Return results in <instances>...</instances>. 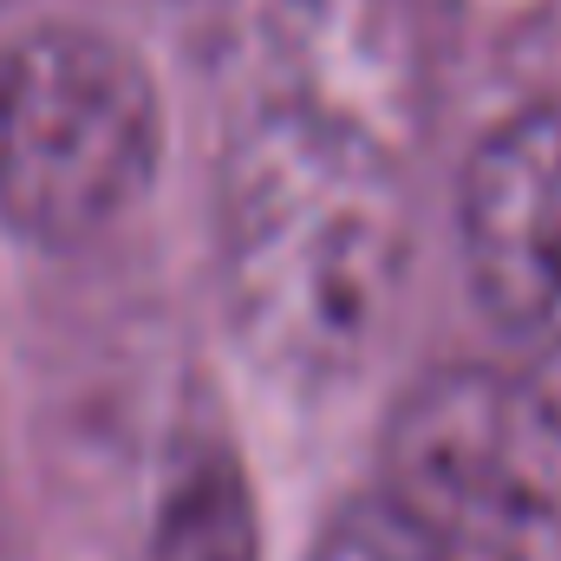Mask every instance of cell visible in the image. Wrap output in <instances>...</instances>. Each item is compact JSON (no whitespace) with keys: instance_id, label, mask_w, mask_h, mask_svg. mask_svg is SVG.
<instances>
[{"instance_id":"6","label":"cell","mask_w":561,"mask_h":561,"mask_svg":"<svg viewBox=\"0 0 561 561\" xmlns=\"http://www.w3.org/2000/svg\"><path fill=\"white\" fill-rule=\"evenodd\" d=\"M307 561H457L437 536H424L419 523L379 490V496H353L313 542Z\"/></svg>"},{"instance_id":"1","label":"cell","mask_w":561,"mask_h":561,"mask_svg":"<svg viewBox=\"0 0 561 561\" xmlns=\"http://www.w3.org/2000/svg\"><path fill=\"white\" fill-rule=\"evenodd\" d=\"M216 262L229 327L268 379H353L386 340L412 268L399 170L320 105L255 112L222 157Z\"/></svg>"},{"instance_id":"4","label":"cell","mask_w":561,"mask_h":561,"mask_svg":"<svg viewBox=\"0 0 561 561\" xmlns=\"http://www.w3.org/2000/svg\"><path fill=\"white\" fill-rule=\"evenodd\" d=\"M457 229L496 366L561 431V105H529L470 150Z\"/></svg>"},{"instance_id":"2","label":"cell","mask_w":561,"mask_h":561,"mask_svg":"<svg viewBox=\"0 0 561 561\" xmlns=\"http://www.w3.org/2000/svg\"><path fill=\"white\" fill-rule=\"evenodd\" d=\"M163 157V105L131 46L99 26H33L0 46V222L39 249L105 236Z\"/></svg>"},{"instance_id":"3","label":"cell","mask_w":561,"mask_h":561,"mask_svg":"<svg viewBox=\"0 0 561 561\" xmlns=\"http://www.w3.org/2000/svg\"><path fill=\"white\" fill-rule=\"evenodd\" d=\"M561 431L503 366L419 379L386 431V496L457 561H549Z\"/></svg>"},{"instance_id":"5","label":"cell","mask_w":561,"mask_h":561,"mask_svg":"<svg viewBox=\"0 0 561 561\" xmlns=\"http://www.w3.org/2000/svg\"><path fill=\"white\" fill-rule=\"evenodd\" d=\"M150 561H262L255 503L242 490L236 457H196L170 483Z\"/></svg>"}]
</instances>
